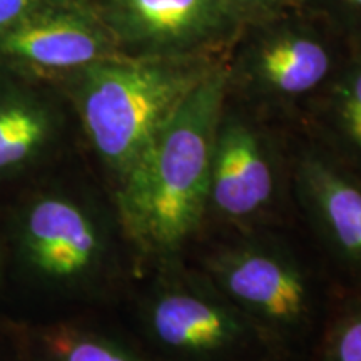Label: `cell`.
I'll return each instance as SVG.
<instances>
[{
  "mask_svg": "<svg viewBox=\"0 0 361 361\" xmlns=\"http://www.w3.org/2000/svg\"><path fill=\"white\" fill-rule=\"evenodd\" d=\"M348 51V44L311 16L283 12L246 24L226 56L228 96L296 128Z\"/></svg>",
  "mask_w": 361,
  "mask_h": 361,
  "instance_id": "obj_7",
  "label": "cell"
},
{
  "mask_svg": "<svg viewBox=\"0 0 361 361\" xmlns=\"http://www.w3.org/2000/svg\"><path fill=\"white\" fill-rule=\"evenodd\" d=\"M20 251L40 283L79 303L124 301L144 268L106 184H56L19 221Z\"/></svg>",
  "mask_w": 361,
  "mask_h": 361,
  "instance_id": "obj_3",
  "label": "cell"
},
{
  "mask_svg": "<svg viewBox=\"0 0 361 361\" xmlns=\"http://www.w3.org/2000/svg\"><path fill=\"white\" fill-rule=\"evenodd\" d=\"M20 351L22 361H156L124 323L87 314L40 329Z\"/></svg>",
  "mask_w": 361,
  "mask_h": 361,
  "instance_id": "obj_11",
  "label": "cell"
},
{
  "mask_svg": "<svg viewBox=\"0 0 361 361\" xmlns=\"http://www.w3.org/2000/svg\"><path fill=\"white\" fill-rule=\"evenodd\" d=\"M0 361H22L20 346L0 341Z\"/></svg>",
  "mask_w": 361,
  "mask_h": 361,
  "instance_id": "obj_18",
  "label": "cell"
},
{
  "mask_svg": "<svg viewBox=\"0 0 361 361\" xmlns=\"http://www.w3.org/2000/svg\"><path fill=\"white\" fill-rule=\"evenodd\" d=\"M293 129L228 96L214 135L197 238L295 223Z\"/></svg>",
  "mask_w": 361,
  "mask_h": 361,
  "instance_id": "obj_6",
  "label": "cell"
},
{
  "mask_svg": "<svg viewBox=\"0 0 361 361\" xmlns=\"http://www.w3.org/2000/svg\"><path fill=\"white\" fill-rule=\"evenodd\" d=\"M226 56L194 85L112 191L144 266L183 256L201 231L214 135L228 99Z\"/></svg>",
  "mask_w": 361,
  "mask_h": 361,
  "instance_id": "obj_2",
  "label": "cell"
},
{
  "mask_svg": "<svg viewBox=\"0 0 361 361\" xmlns=\"http://www.w3.org/2000/svg\"><path fill=\"white\" fill-rule=\"evenodd\" d=\"M183 256L273 346L310 358L340 288L300 224L201 234Z\"/></svg>",
  "mask_w": 361,
  "mask_h": 361,
  "instance_id": "obj_1",
  "label": "cell"
},
{
  "mask_svg": "<svg viewBox=\"0 0 361 361\" xmlns=\"http://www.w3.org/2000/svg\"><path fill=\"white\" fill-rule=\"evenodd\" d=\"M226 2L246 25L283 13L291 0H226Z\"/></svg>",
  "mask_w": 361,
  "mask_h": 361,
  "instance_id": "obj_16",
  "label": "cell"
},
{
  "mask_svg": "<svg viewBox=\"0 0 361 361\" xmlns=\"http://www.w3.org/2000/svg\"><path fill=\"white\" fill-rule=\"evenodd\" d=\"M126 328L156 361H266L263 333L186 256L142 268Z\"/></svg>",
  "mask_w": 361,
  "mask_h": 361,
  "instance_id": "obj_5",
  "label": "cell"
},
{
  "mask_svg": "<svg viewBox=\"0 0 361 361\" xmlns=\"http://www.w3.org/2000/svg\"><path fill=\"white\" fill-rule=\"evenodd\" d=\"M56 133V117L40 102H0V178L37 161Z\"/></svg>",
  "mask_w": 361,
  "mask_h": 361,
  "instance_id": "obj_13",
  "label": "cell"
},
{
  "mask_svg": "<svg viewBox=\"0 0 361 361\" xmlns=\"http://www.w3.org/2000/svg\"><path fill=\"white\" fill-rule=\"evenodd\" d=\"M39 2L42 0H0V27L17 19L22 12Z\"/></svg>",
  "mask_w": 361,
  "mask_h": 361,
  "instance_id": "obj_17",
  "label": "cell"
},
{
  "mask_svg": "<svg viewBox=\"0 0 361 361\" xmlns=\"http://www.w3.org/2000/svg\"><path fill=\"white\" fill-rule=\"evenodd\" d=\"M266 361H310V358H300V356H286V355H273Z\"/></svg>",
  "mask_w": 361,
  "mask_h": 361,
  "instance_id": "obj_19",
  "label": "cell"
},
{
  "mask_svg": "<svg viewBox=\"0 0 361 361\" xmlns=\"http://www.w3.org/2000/svg\"><path fill=\"white\" fill-rule=\"evenodd\" d=\"M4 51L51 71L75 72L117 56L112 40L75 16L47 17L20 25L4 39Z\"/></svg>",
  "mask_w": 361,
  "mask_h": 361,
  "instance_id": "obj_10",
  "label": "cell"
},
{
  "mask_svg": "<svg viewBox=\"0 0 361 361\" xmlns=\"http://www.w3.org/2000/svg\"><path fill=\"white\" fill-rule=\"evenodd\" d=\"M298 128L361 171V45L350 47Z\"/></svg>",
  "mask_w": 361,
  "mask_h": 361,
  "instance_id": "obj_12",
  "label": "cell"
},
{
  "mask_svg": "<svg viewBox=\"0 0 361 361\" xmlns=\"http://www.w3.org/2000/svg\"><path fill=\"white\" fill-rule=\"evenodd\" d=\"M308 16L335 32L350 47L361 45V0H303Z\"/></svg>",
  "mask_w": 361,
  "mask_h": 361,
  "instance_id": "obj_15",
  "label": "cell"
},
{
  "mask_svg": "<svg viewBox=\"0 0 361 361\" xmlns=\"http://www.w3.org/2000/svg\"><path fill=\"white\" fill-rule=\"evenodd\" d=\"M116 20L134 56L151 57L226 52L245 27L226 0H117Z\"/></svg>",
  "mask_w": 361,
  "mask_h": 361,
  "instance_id": "obj_9",
  "label": "cell"
},
{
  "mask_svg": "<svg viewBox=\"0 0 361 361\" xmlns=\"http://www.w3.org/2000/svg\"><path fill=\"white\" fill-rule=\"evenodd\" d=\"M310 361H361V290H340Z\"/></svg>",
  "mask_w": 361,
  "mask_h": 361,
  "instance_id": "obj_14",
  "label": "cell"
},
{
  "mask_svg": "<svg viewBox=\"0 0 361 361\" xmlns=\"http://www.w3.org/2000/svg\"><path fill=\"white\" fill-rule=\"evenodd\" d=\"M226 52L178 57L117 54L72 72L75 111L111 194Z\"/></svg>",
  "mask_w": 361,
  "mask_h": 361,
  "instance_id": "obj_4",
  "label": "cell"
},
{
  "mask_svg": "<svg viewBox=\"0 0 361 361\" xmlns=\"http://www.w3.org/2000/svg\"><path fill=\"white\" fill-rule=\"evenodd\" d=\"M296 223L340 290H361V171L301 128L291 135Z\"/></svg>",
  "mask_w": 361,
  "mask_h": 361,
  "instance_id": "obj_8",
  "label": "cell"
}]
</instances>
